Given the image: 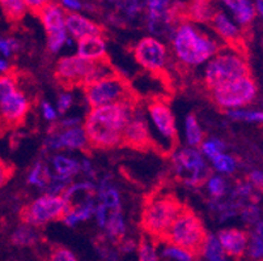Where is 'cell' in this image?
I'll use <instances>...</instances> for the list:
<instances>
[{
    "label": "cell",
    "instance_id": "1",
    "mask_svg": "<svg viewBox=\"0 0 263 261\" xmlns=\"http://www.w3.org/2000/svg\"><path fill=\"white\" fill-rule=\"evenodd\" d=\"M136 111V104H116L95 107L87 115L84 131L89 147L111 149L122 144V133Z\"/></svg>",
    "mask_w": 263,
    "mask_h": 261
},
{
    "label": "cell",
    "instance_id": "2",
    "mask_svg": "<svg viewBox=\"0 0 263 261\" xmlns=\"http://www.w3.org/2000/svg\"><path fill=\"white\" fill-rule=\"evenodd\" d=\"M164 242L169 246L185 250L194 258H198L203 256L207 233L203 227L202 219L194 213V210L183 205L182 210L172 224Z\"/></svg>",
    "mask_w": 263,
    "mask_h": 261
},
{
    "label": "cell",
    "instance_id": "3",
    "mask_svg": "<svg viewBox=\"0 0 263 261\" xmlns=\"http://www.w3.org/2000/svg\"><path fill=\"white\" fill-rule=\"evenodd\" d=\"M182 208V203L174 195H152L143 208L140 225L151 239L164 242Z\"/></svg>",
    "mask_w": 263,
    "mask_h": 261
},
{
    "label": "cell",
    "instance_id": "4",
    "mask_svg": "<svg viewBox=\"0 0 263 261\" xmlns=\"http://www.w3.org/2000/svg\"><path fill=\"white\" fill-rule=\"evenodd\" d=\"M114 68L109 61L92 62L83 59L79 55L62 57L57 66V80L66 88L71 86H85L90 83L99 81L114 73Z\"/></svg>",
    "mask_w": 263,
    "mask_h": 261
},
{
    "label": "cell",
    "instance_id": "5",
    "mask_svg": "<svg viewBox=\"0 0 263 261\" xmlns=\"http://www.w3.org/2000/svg\"><path fill=\"white\" fill-rule=\"evenodd\" d=\"M177 57L187 66H199L219 52L216 42L200 34L190 24H182L173 38Z\"/></svg>",
    "mask_w": 263,
    "mask_h": 261
},
{
    "label": "cell",
    "instance_id": "6",
    "mask_svg": "<svg viewBox=\"0 0 263 261\" xmlns=\"http://www.w3.org/2000/svg\"><path fill=\"white\" fill-rule=\"evenodd\" d=\"M92 109L116 104H138L130 84L118 72L83 86Z\"/></svg>",
    "mask_w": 263,
    "mask_h": 261
},
{
    "label": "cell",
    "instance_id": "7",
    "mask_svg": "<svg viewBox=\"0 0 263 261\" xmlns=\"http://www.w3.org/2000/svg\"><path fill=\"white\" fill-rule=\"evenodd\" d=\"M245 76H252L245 55L232 49L217 52L207 64L204 72L205 84L211 90Z\"/></svg>",
    "mask_w": 263,
    "mask_h": 261
},
{
    "label": "cell",
    "instance_id": "8",
    "mask_svg": "<svg viewBox=\"0 0 263 261\" xmlns=\"http://www.w3.org/2000/svg\"><path fill=\"white\" fill-rule=\"evenodd\" d=\"M257 85L252 76L237 78L212 89L215 104L221 109L236 110L248 106L254 101Z\"/></svg>",
    "mask_w": 263,
    "mask_h": 261
},
{
    "label": "cell",
    "instance_id": "9",
    "mask_svg": "<svg viewBox=\"0 0 263 261\" xmlns=\"http://www.w3.org/2000/svg\"><path fill=\"white\" fill-rule=\"evenodd\" d=\"M66 212V201L62 196L45 195L21 210V219L29 226H42L50 221L63 218Z\"/></svg>",
    "mask_w": 263,
    "mask_h": 261
},
{
    "label": "cell",
    "instance_id": "10",
    "mask_svg": "<svg viewBox=\"0 0 263 261\" xmlns=\"http://www.w3.org/2000/svg\"><path fill=\"white\" fill-rule=\"evenodd\" d=\"M174 164L178 176L189 186H199L209 178V167L198 150L182 149L174 155Z\"/></svg>",
    "mask_w": 263,
    "mask_h": 261
},
{
    "label": "cell",
    "instance_id": "11",
    "mask_svg": "<svg viewBox=\"0 0 263 261\" xmlns=\"http://www.w3.org/2000/svg\"><path fill=\"white\" fill-rule=\"evenodd\" d=\"M64 14L66 13L59 7V4L52 0L38 14V17L42 20V24L46 29L47 38H49L47 43H49V49L52 52L59 51L67 41Z\"/></svg>",
    "mask_w": 263,
    "mask_h": 261
},
{
    "label": "cell",
    "instance_id": "12",
    "mask_svg": "<svg viewBox=\"0 0 263 261\" xmlns=\"http://www.w3.org/2000/svg\"><path fill=\"white\" fill-rule=\"evenodd\" d=\"M136 62L152 73H161L166 64V49L156 38H143L134 50Z\"/></svg>",
    "mask_w": 263,
    "mask_h": 261
},
{
    "label": "cell",
    "instance_id": "13",
    "mask_svg": "<svg viewBox=\"0 0 263 261\" xmlns=\"http://www.w3.org/2000/svg\"><path fill=\"white\" fill-rule=\"evenodd\" d=\"M28 111L29 101L20 90H15L0 101V123L4 127L15 128L23 123Z\"/></svg>",
    "mask_w": 263,
    "mask_h": 261
},
{
    "label": "cell",
    "instance_id": "14",
    "mask_svg": "<svg viewBox=\"0 0 263 261\" xmlns=\"http://www.w3.org/2000/svg\"><path fill=\"white\" fill-rule=\"evenodd\" d=\"M152 123L156 127L160 135L165 137L173 145L178 143V136H177L176 121H174L173 112H172L169 105L161 99H154L149 102L148 106Z\"/></svg>",
    "mask_w": 263,
    "mask_h": 261
},
{
    "label": "cell",
    "instance_id": "15",
    "mask_svg": "<svg viewBox=\"0 0 263 261\" xmlns=\"http://www.w3.org/2000/svg\"><path fill=\"white\" fill-rule=\"evenodd\" d=\"M122 143L126 147H130L135 150H149L152 147V140H151V133L148 129L147 122L139 115L134 114L133 118L126 124L122 133Z\"/></svg>",
    "mask_w": 263,
    "mask_h": 261
},
{
    "label": "cell",
    "instance_id": "16",
    "mask_svg": "<svg viewBox=\"0 0 263 261\" xmlns=\"http://www.w3.org/2000/svg\"><path fill=\"white\" fill-rule=\"evenodd\" d=\"M217 240L226 255L240 258L248 248V234L238 229H224L217 234Z\"/></svg>",
    "mask_w": 263,
    "mask_h": 261
},
{
    "label": "cell",
    "instance_id": "17",
    "mask_svg": "<svg viewBox=\"0 0 263 261\" xmlns=\"http://www.w3.org/2000/svg\"><path fill=\"white\" fill-rule=\"evenodd\" d=\"M211 23L212 25H214V29L217 32V34L228 43L229 49L245 55V52H243L242 50L243 47H245V43H243L242 38L240 37V32H238V29L228 20V17H227L226 14L221 13V12H216V13L212 16Z\"/></svg>",
    "mask_w": 263,
    "mask_h": 261
},
{
    "label": "cell",
    "instance_id": "18",
    "mask_svg": "<svg viewBox=\"0 0 263 261\" xmlns=\"http://www.w3.org/2000/svg\"><path fill=\"white\" fill-rule=\"evenodd\" d=\"M46 144L47 147L51 148V149L68 148V149L84 150L89 147L84 128H81V127H73V128L66 129L61 135L49 138Z\"/></svg>",
    "mask_w": 263,
    "mask_h": 261
},
{
    "label": "cell",
    "instance_id": "19",
    "mask_svg": "<svg viewBox=\"0 0 263 261\" xmlns=\"http://www.w3.org/2000/svg\"><path fill=\"white\" fill-rule=\"evenodd\" d=\"M64 24L68 32L79 39L88 35H101L104 32V29L100 25L72 12H67L64 14Z\"/></svg>",
    "mask_w": 263,
    "mask_h": 261
},
{
    "label": "cell",
    "instance_id": "20",
    "mask_svg": "<svg viewBox=\"0 0 263 261\" xmlns=\"http://www.w3.org/2000/svg\"><path fill=\"white\" fill-rule=\"evenodd\" d=\"M78 55L83 59L100 62L107 59L106 45L101 35H88L79 39Z\"/></svg>",
    "mask_w": 263,
    "mask_h": 261
},
{
    "label": "cell",
    "instance_id": "21",
    "mask_svg": "<svg viewBox=\"0 0 263 261\" xmlns=\"http://www.w3.org/2000/svg\"><path fill=\"white\" fill-rule=\"evenodd\" d=\"M214 14L211 0H191L185 7V17L197 23H209Z\"/></svg>",
    "mask_w": 263,
    "mask_h": 261
},
{
    "label": "cell",
    "instance_id": "22",
    "mask_svg": "<svg viewBox=\"0 0 263 261\" xmlns=\"http://www.w3.org/2000/svg\"><path fill=\"white\" fill-rule=\"evenodd\" d=\"M224 3L234 12L236 20L242 25H248L254 18L255 9L249 0H224Z\"/></svg>",
    "mask_w": 263,
    "mask_h": 261
},
{
    "label": "cell",
    "instance_id": "23",
    "mask_svg": "<svg viewBox=\"0 0 263 261\" xmlns=\"http://www.w3.org/2000/svg\"><path fill=\"white\" fill-rule=\"evenodd\" d=\"M38 240H40V235L34 227L29 226V225H21L12 234V243L18 247L34 246Z\"/></svg>",
    "mask_w": 263,
    "mask_h": 261
},
{
    "label": "cell",
    "instance_id": "24",
    "mask_svg": "<svg viewBox=\"0 0 263 261\" xmlns=\"http://www.w3.org/2000/svg\"><path fill=\"white\" fill-rule=\"evenodd\" d=\"M0 6L7 20L11 23L23 20L26 13V7L23 0H0Z\"/></svg>",
    "mask_w": 263,
    "mask_h": 261
},
{
    "label": "cell",
    "instance_id": "25",
    "mask_svg": "<svg viewBox=\"0 0 263 261\" xmlns=\"http://www.w3.org/2000/svg\"><path fill=\"white\" fill-rule=\"evenodd\" d=\"M54 167L58 172V176L64 179H68L70 176L78 174L80 170V165L71 158H67L64 155H57L54 158Z\"/></svg>",
    "mask_w": 263,
    "mask_h": 261
},
{
    "label": "cell",
    "instance_id": "26",
    "mask_svg": "<svg viewBox=\"0 0 263 261\" xmlns=\"http://www.w3.org/2000/svg\"><path fill=\"white\" fill-rule=\"evenodd\" d=\"M185 128H186V140H187L189 145L191 147H198L203 141V132L200 129L199 124H198L195 115L190 114L186 118L185 122Z\"/></svg>",
    "mask_w": 263,
    "mask_h": 261
},
{
    "label": "cell",
    "instance_id": "27",
    "mask_svg": "<svg viewBox=\"0 0 263 261\" xmlns=\"http://www.w3.org/2000/svg\"><path fill=\"white\" fill-rule=\"evenodd\" d=\"M105 227L107 229V233H109V235L111 236V238L121 239L122 236H123L126 227H124L123 217H122V214L119 213V209L114 210V212L111 213V215L107 218Z\"/></svg>",
    "mask_w": 263,
    "mask_h": 261
},
{
    "label": "cell",
    "instance_id": "28",
    "mask_svg": "<svg viewBox=\"0 0 263 261\" xmlns=\"http://www.w3.org/2000/svg\"><path fill=\"white\" fill-rule=\"evenodd\" d=\"M203 255L210 261H226V253H224L217 238L214 235H207Z\"/></svg>",
    "mask_w": 263,
    "mask_h": 261
},
{
    "label": "cell",
    "instance_id": "29",
    "mask_svg": "<svg viewBox=\"0 0 263 261\" xmlns=\"http://www.w3.org/2000/svg\"><path fill=\"white\" fill-rule=\"evenodd\" d=\"M51 178L49 174V169L46 166L38 162L33 170L30 171L29 176H28V182L30 184H34V186H40V187H45L49 184V179Z\"/></svg>",
    "mask_w": 263,
    "mask_h": 261
},
{
    "label": "cell",
    "instance_id": "30",
    "mask_svg": "<svg viewBox=\"0 0 263 261\" xmlns=\"http://www.w3.org/2000/svg\"><path fill=\"white\" fill-rule=\"evenodd\" d=\"M249 255L253 258H260L263 253L262 247V222L258 221L257 224V233H254L250 239V243H248Z\"/></svg>",
    "mask_w": 263,
    "mask_h": 261
},
{
    "label": "cell",
    "instance_id": "31",
    "mask_svg": "<svg viewBox=\"0 0 263 261\" xmlns=\"http://www.w3.org/2000/svg\"><path fill=\"white\" fill-rule=\"evenodd\" d=\"M227 114H228L232 119L250 122V123H260L263 119V115L260 111H248V110L236 109V110H228Z\"/></svg>",
    "mask_w": 263,
    "mask_h": 261
},
{
    "label": "cell",
    "instance_id": "32",
    "mask_svg": "<svg viewBox=\"0 0 263 261\" xmlns=\"http://www.w3.org/2000/svg\"><path fill=\"white\" fill-rule=\"evenodd\" d=\"M212 164H214V167L220 172H224V174H232L236 169V162L232 157L227 154H219L212 159Z\"/></svg>",
    "mask_w": 263,
    "mask_h": 261
},
{
    "label": "cell",
    "instance_id": "33",
    "mask_svg": "<svg viewBox=\"0 0 263 261\" xmlns=\"http://www.w3.org/2000/svg\"><path fill=\"white\" fill-rule=\"evenodd\" d=\"M139 261H157L156 248L145 236H143L139 243Z\"/></svg>",
    "mask_w": 263,
    "mask_h": 261
},
{
    "label": "cell",
    "instance_id": "34",
    "mask_svg": "<svg viewBox=\"0 0 263 261\" xmlns=\"http://www.w3.org/2000/svg\"><path fill=\"white\" fill-rule=\"evenodd\" d=\"M169 2L171 0H147L148 8H149V18L166 16Z\"/></svg>",
    "mask_w": 263,
    "mask_h": 261
},
{
    "label": "cell",
    "instance_id": "35",
    "mask_svg": "<svg viewBox=\"0 0 263 261\" xmlns=\"http://www.w3.org/2000/svg\"><path fill=\"white\" fill-rule=\"evenodd\" d=\"M224 148H226V145H224L223 141L217 140V138H211V140L204 141L202 144V153L209 158H211V159H214L216 155L221 154Z\"/></svg>",
    "mask_w": 263,
    "mask_h": 261
},
{
    "label": "cell",
    "instance_id": "36",
    "mask_svg": "<svg viewBox=\"0 0 263 261\" xmlns=\"http://www.w3.org/2000/svg\"><path fill=\"white\" fill-rule=\"evenodd\" d=\"M15 90H17V86H16V78L12 73H4L0 76V101Z\"/></svg>",
    "mask_w": 263,
    "mask_h": 261
},
{
    "label": "cell",
    "instance_id": "37",
    "mask_svg": "<svg viewBox=\"0 0 263 261\" xmlns=\"http://www.w3.org/2000/svg\"><path fill=\"white\" fill-rule=\"evenodd\" d=\"M102 204L109 209H119V195L114 188H102L101 190Z\"/></svg>",
    "mask_w": 263,
    "mask_h": 261
},
{
    "label": "cell",
    "instance_id": "38",
    "mask_svg": "<svg viewBox=\"0 0 263 261\" xmlns=\"http://www.w3.org/2000/svg\"><path fill=\"white\" fill-rule=\"evenodd\" d=\"M207 188H209L210 193L215 197H220L223 196L224 192H226L227 183L221 176H211L207 182Z\"/></svg>",
    "mask_w": 263,
    "mask_h": 261
},
{
    "label": "cell",
    "instance_id": "39",
    "mask_svg": "<svg viewBox=\"0 0 263 261\" xmlns=\"http://www.w3.org/2000/svg\"><path fill=\"white\" fill-rule=\"evenodd\" d=\"M46 261H78L75 255L64 247H55L50 252Z\"/></svg>",
    "mask_w": 263,
    "mask_h": 261
},
{
    "label": "cell",
    "instance_id": "40",
    "mask_svg": "<svg viewBox=\"0 0 263 261\" xmlns=\"http://www.w3.org/2000/svg\"><path fill=\"white\" fill-rule=\"evenodd\" d=\"M164 255L166 257L174 258L177 261H193L194 257L189 252H186L185 250H181L178 247H174V246H168L165 248Z\"/></svg>",
    "mask_w": 263,
    "mask_h": 261
},
{
    "label": "cell",
    "instance_id": "41",
    "mask_svg": "<svg viewBox=\"0 0 263 261\" xmlns=\"http://www.w3.org/2000/svg\"><path fill=\"white\" fill-rule=\"evenodd\" d=\"M18 50V43L13 38H2L0 37V52L6 57H9L13 51Z\"/></svg>",
    "mask_w": 263,
    "mask_h": 261
},
{
    "label": "cell",
    "instance_id": "42",
    "mask_svg": "<svg viewBox=\"0 0 263 261\" xmlns=\"http://www.w3.org/2000/svg\"><path fill=\"white\" fill-rule=\"evenodd\" d=\"M26 8H29L34 14H40V12L51 2V0H23Z\"/></svg>",
    "mask_w": 263,
    "mask_h": 261
},
{
    "label": "cell",
    "instance_id": "43",
    "mask_svg": "<svg viewBox=\"0 0 263 261\" xmlns=\"http://www.w3.org/2000/svg\"><path fill=\"white\" fill-rule=\"evenodd\" d=\"M12 172H13V169L11 166L0 161V188L9 180V178L12 176Z\"/></svg>",
    "mask_w": 263,
    "mask_h": 261
},
{
    "label": "cell",
    "instance_id": "44",
    "mask_svg": "<svg viewBox=\"0 0 263 261\" xmlns=\"http://www.w3.org/2000/svg\"><path fill=\"white\" fill-rule=\"evenodd\" d=\"M117 3H118L121 8H123L128 13H135L139 9L138 0H117Z\"/></svg>",
    "mask_w": 263,
    "mask_h": 261
},
{
    "label": "cell",
    "instance_id": "45",
    "mask_svg": "<svg viewBox=\"0 0 263 261\" xmlns=\"http://www.w3.org/2000/svg\"><path fill=\"white\" fill-rule=\"evenodd\" d=\"M71 104H72V97H71V94H68V93H64V94H62L61 97H59L58 111L61 112V114H64L67 110L70 109Z\"/></svg>",
    "mask_w": 263,
    "mask_h": 261
},
{
    "label": "cell",
    "instance_id": "46",
    "mask_svg": "<svg viewBox=\"0 0 263 261\" xmlns=\"http://www.w3.org/2000/svg\"><path fill=\"white\" fill-rule=\"evenodd\" d=\"M95 213H96L97 222H99L100 226L105 227V225H106V222H107V218H109V215H107V208L105 207L104 204H101L96 208Z\"/></svg>",
    "mask_w": 263,
    "mask_h": 261
},
{
    "label": "cell",
    "instance_id": "47",
    "mask_svg": "<svg viewBox=\"0 0 263 261\" xmlns=\"http://www.w3.org/2000/svg\"><path fill=\"white\" fill-rule=\"evenodd\" d=\"M42 111H44V116L46 121L49 122H54L57 119V111L52 109V106L47 102H44L42 104Z\"/></svg>",
    "mask_w": 263,
    "mask_h": 261
},
{
    "label": "cell",
    "instance_id": "48",
    "mask_svg": "<svg viewBox=\"0 0 263 261\" xmlns=\"http://www.w3.org/2000/svg\"><path fill=\"white\" fill-rule=\"evenodd\" d=\"M258 215H259V213H258V209L255 208V205H252L249 209H246L243 212V218L248 222H255V219L259 218Z\"/></svg>",
    "mask_w": 263,
    "mask_h": 261
},
{
    "label": "cell",
    "instance_id": "49",
    "mask_svg": "<svg viewBox=\"0 0 263 261\" xmlns=\"http://www.w3.org/2000/svg\"><path fill=\"white\" fill-rule=\"evenodd\" d=\"M250 179H252V184H254L258 188H262L263 183V175L260 171H253L252 175H250Z\"/></svg>",
    "mask_w": 263,
    "mask_h": 261
},
{
    "label": "cell",
    "instance_id": "50",
    "mask_svg": "<svg viewBox=\"0 0 263 261\" xmlns=\"http://www.w3.org/2000/svg\"><path fill=\"white\" fill-rule=\"evenodd\" d=\"M64 4V7L68 9H79L81 8V4L79 0H62Z\"/></svg>",
    "mask_w": 263,
    "mask_h": 261
},
{
    "label": "cell",
    "instance_id": "51",
    "mask_svg": "<svg viewBox=\"0 0 263 261\" xmlns=\"http://www.w3.org/2000/svg\"><path fill=\"white\" fill-rule=\"evenodd\" d=\"M9 71V64L6 59H0V72L2 73H7Z\"/></svg>",
    "mask_w": 263,
    "mask_h": 261
},
{
    "label": "cell",
    "instance_id": "52",
    "mask_svg": "<svg viewBox=\"0 0 263 261\" xmlns=\"http://www.w3.org/2000/svg\"><path fill=\"white\" fill-rule=\"evenodd\" d=\"M257 9L259 13H262V0H258L257 2Z\"/></svg>",
    "mask_w": 263,
    "mask_h": 261
}]
</instances>
